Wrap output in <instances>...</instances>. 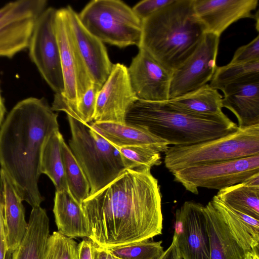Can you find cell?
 <instances>
[{
	"label": "cell",
	"mask_w": 259,
	"mask_h": 259,
	"mask_svg": "<svg viewBox=\"0 0 259 259\" xmlns=\"http://www.w3.org/2000/svg\"><path fill=\"white\" fill-rule=\"evenodd\" d=\"M210 201L243 249L259 255V220L230 207L216 195Z\"/></svg>",
	"instance_id": "obj_24"
},
{
	"label": "cell",
	"mask_w": 259,
	"mask_h": 259,
	"mask_svg": "<svg viewBox=\"0 0 259 259\" xmlns=\"http://www.w3.org/2000/svg\"><path fill=\"white\" fill-rule=\"evenodd\" d=\"M56 32L64 81L63 94L54 96L52 109L76 119L75 106L94 82L72 38L64 8L57 10Z\"/></svg>",
	"instance_id": "obj_8"
},
{
	"label": "cell",
	"mask_w": 259,
	"mask_h": 259,
	"mask_svg": "<svg viewBox=\"0 0 259 259\" xmlns=\"http://www.w3.org/2000/svg\"><path fill=\"white\" fill-rule=\"evenodd\" d=\"M259 172V155L219 162L193 166L172 173L176 182L188 191L198 188L221 190L242 183Z\"/></svg>",
	"instance_id": "obj_9"
},
{
	"label": "cell",
	"mask_w": 259,
	"mask_h": 259,
	"mask_svg": "<svg viewBox=\"0 0 259 259\" xmlns=\"http://www.w3.org/2000/svg\"><path fill=\"white\" fill-rule=\"evenodd\" d=\"M91 126L103 138L116 147L133 145L151 146L159 152H165L168 144L147 128L127 123L92 122Z\"/></svg>",
	"instance_id": "obj_21"
},
{
	"label": "cell",
	"mask_w": 259,
	"mask_h": 259,
	"mask_svg": "<svg viewBox=\"0 0 259 259\" xmlns=\"http://www.w3.org/2000/svg\"><path fill=\"white\" fill-rule=\"evenodd\" d=\"M12 254L8 251L5 234L0 236V259H11Z\"/></svg>",
	"instance_id": "obj_39"
},
{
	"label": "cell",
	"mask_w": 259,
	"mask_h": 259,
	"mask_svg": "<svg viewBox=\"0 0 259 259\" xmlns=\"http://www.w3.org/2000/svg\"><path fill=\"white\" fill-rule=\"evenodd\" d=\"M255 78H259V61L243 64L229 63L217 67L209 85L222 91L231 84Z\"/></svg>",
	"instance_id": "obj_29"
},
{
	"label": "cell",
	"mask_w": 259,
	"mask_h": 259,
	"mask_svg": "<svg viewBox=\"0 0 259 259\" xmlns=\"http://www.w3.org/2000/svg\"><path fill=\"white\" fill-rule=\"evenodd\" d=\"M83 26L103 43L119 48L139 47L142 21L118 0H94L78 14Z\"/></svg>",
	"instance_id": "obj_7"
},
{
	"label": "cell",
	"mask_w": 259,
	"mask_h": 259,
	"mask_svg": "<svg viewBox=\"0 0 259 259\" xmlns=\"http://www.w3.org/2000/svg\"><path fill=\"white\" fill-rule=\"evenodd\" d=\"M210 259H244L246 252L234 237L211 201L204 205Z\"/></svg>",
	"instance_id": "obj_20"
},
{
	"label": "cell",
	"mask_w": 259,
	"mask_h": 259,
	"mask_svg": "<svg viewBox=\"0 0 259 259\" xmlns=\"http://www.w3.org/2000/svg\"><path fill=\"white\" fill-rule=\"evenodd\" d=\"M59 127L58 114L47 101L32 97L18 102L0 126L1 168L32 208L44 200L38 186L41 154L46 141Z\"/></svg>",
	"instance_id": "obj_2"
},
{
	"label": "cell",
	"mask_w": 259,
	"mask_h": 259,
	"mask_svg": "<svg viewBox=\"0 0 259 259\" xmlns=\"http://www.w3.org/2000/svg\"><path fill=\"white\" fill-rule=\"evenodd\" d=\"M46 0H18L0 8V57L12 58L28 48Z\"/></svg>",
	"instance_id": "obj_11"
},
{
	"label": "cell",
	"mask_w": 259,
	"mask_h": 259,
	"mask_svg": "<svg viewBox=\"0 0 259 259\" xmlns=\"http://www.w3.org/2000/svg\"><path fill=\"white\" fill-rule=\"evenodd\" d=\"M172 0H144L132 8L137 16L142 21Z\"/></svg>",
	"instance_id": "obj_35"
},
{
	"label": "cell",
	"mask_w": 259,
	"mask_h": 259,
	"mask_svg": "<svg viewBox=\"0 0 259 259\" xmlns=\"http://www.w3.org/2000/svg\"><path fill=\"white\" fill-rule=\"evenodd\" d=\"M6 112V109L4 104L3 99L2 96L1 88H0V126L3 123L5 115Z\"/></svg>",
	"instance_id": "obj_40"
},
{
	"label": "cell",
	"mask_w": 259,
	"mask_h": 259,
	"mask_svg": "<svg viewBox=\"0 0 259 259\" xmlns=\"http://www.w3.org/2000/svg\"><path fill=\"white\" fill-rule=\"evenodd\" d=\"M259 155V124L238 126L225 136L200 143L173 146L165 152L164 164L171 173L184 168Z\"/></svg>",
	"instance_id": "obj_6"
},
{
	"label": "cell",
	"mask_w": 259,
	"mask_h": 259,
	"mask_svg": "<svg viewBox=\"0 0 259 259\" xmlns=\"http://www.w3.org/2000/svg\"><path fill=\"white\" fill-rule=\"evenodd\" d=\"M222 91L223 107L236 116L238 126L259 124V78L231 84Z\"/></svg>",
	"instance_id": "obj_19"
},
{
	"label": "cell",
	"mask_w": 259,
	"mask_h": 259,
	"mask_svg": "<svg viewBox=\"0 0 259 259\" xmlns=\"http://www.w3.org/2000/svg\"><path fill=\"white\" fill-rule=\"evenodd\" d=\"M78 244L58 231L50 235L43 259H78Z\"/></svg>",
	"instance_id": "obj_32"
},
{
	"label": "cell",
	"mask_w": 259,
	"mask_h": 259,
	"mask_svg": "<svg viewBox=\"0 0 259 259\" xmlns=\"http://www.w3.org/2000/svg\"><path fill=\"white\" fill-rule=\"evenodd\" d=\"M216 196L230 207L259 220V172L219 190Z\"/></svg>",
	"instance_id": "obj_25"
},
{
	"label": "cell",
	"mask_w": 259,
	"mask_h": 259,
	"mask_svg": "<svg viewBox=\"0 0 259 259\" xmlns=\"http://www.w3.org/2000/svg\"><path fill=\"white\" fill-rule=\"evenodd\" d=\"M78 259H93L92 241L83 240L78 244Z\"/></svg>",
	"instance_id": "obj_37"
},
{
	"label": "cell",
	"mask_w": 259,
	"mask_h": 259,
	"mask_svg": "<svg viewBox=\"0 0 259 259\" xmlns=\"http://www.w3.org/2000/svg\"><path fill=\"white\" fill-rule=\"evenodd\" d=\"M93 242L106 248L162 233L161 194L151 168L125 169L81 204Z\"/></svg>",
	"instance_id": "obj_1"
},
{
	"label": "cell",
	"mask_w": 259,
	"mask_h": 259,
	"mask_svg": "<svg viewBox=\"0 0 259 259\" xmlns=\"http://www.w3.org/2000/svg\"><path fill=\"white\" fill-rule=\"evenodd\" d=\"M127 72L138 100L149 102L169 100L171 74L145 51L139 49Z\"/></svg>",
	"instance_id": "obj_15"
},
{
	"label": "cell",
	"mask_w": 259,
	"mask_h": 259,
	"mask_svg": "<svg viewBox=\"0 0 259 259\" xmlns=\"http://www.w3.org/2000/svg\"><path fill=\"white\" fill-rule=\"evenodd\" d=\"M65 175L69 191L81 205L90 196L89 183L63 137L60 141Z\"/></svg>",
	"instance_id": "obj_28"
},
{
	"label": "cell",
	"mask_w": 259,
	"mask_h": 259,
	"mask_svg": "<svg viewBox=\"0 0 259 259\" xmlns=\"http://www.w3.org/2000/svg\"><path fill=\"white\" fill-rule=\"evenodd\" d=\"M53 212L60 233L71 238L89 237V225L81 206L69 190L56 191Z\"/></svg>",
	"instance_id": "obj_22"
},
{
	"label": "cell",
	"mask_w": 259,
	"mask_h": 259,
	"mask_svg": "<svg viewBox=\"0 0 259 259\" xmlns=\"http://www.w3.org/2000/svg\"><path fill=\"white\" fill-rule=\"evenodd\" d=\"M116 147L121 155L125 169L151 168L161 163L160 152L151 146L133 145Z\"/></svg>",
	"instance_id": "obj_30"
},
{
	"label": "cell",
	"mask_w": 259,
	"mask_h": 259,
	"mask_svg": "<svg viewBox=\"0 0 259 259\" xmlns=\"http://www.w3.org/2000/svg\"><path fill=\"white\" fill-rule=\"evenodd\" d=\"M125 122L144 127L168 145L194 144L225 136L238 125L224 113L200 115L184 112L168 102L137 100L129 108Z\"/></svg>",
	"instance_id": "obj_4"
},
{
	"label": "cell",
	"mask_w": 259,
	"mask_h": 259,
	"mask_svg": "<svg viewBox=\"0 0 259 259\" xmlns=\"http://www.w3.org/2000/svg\"><path fill=\"white\" fill-rule=\"evenodd\" d=\"M49 236L46 210L40 206L32 208L25 233L11 259H43Z\"/></svg>",
	"instance_id": "obj_23"
},
{
	"label": "cell",
	"mask_w": 259,
	"mask_h": 259,
	"mask_svg": "<svg viewBox=\"0 0 259 259\" xmlns=\"http://www.w3.org/2000/svg\"><path fill=\"white\" fill-rule=\"evenodd\" d=\"M244 259H259V255L252 252H248Z\"/></svg>",
	"instance_id": "obj_41"
},
{
	"label": "cell",
	"mask_w": 259,
	"mask_h": 259,
	"mask_svg": "<svg viewBox=\"0 0 259 259\" xmlns=\"http://www.w3.org/2000/svg\"><path fill=\"white\" fill-rule=\"evenodd\" d=\"M93 259H120L110 252L106 248L102 247L92 241Z\"/></svg>",
	"instance_id": "obj_36"
},
{
	"label": "cell",
	"mask_w": 259,
	"mask_h": 259,
	"mask_svg": "<svg viewBox=\"0 0 259 259\" xmlns=\"http://www.w3.org/2000/svg\"><path fill=\"white\" fill-rule=\"evenodd\" d=\"M205 33L193 0H172L142 21L138 48L171 74L195 51Z\"/></svg>",
	"instance_id": "obj_3"
},
{
	"label": "cell",
	"mask_w": 259,
	"mask_h": 259,
	"mask_svg": "<svg viewBox=\"0 0 259 259\" xmlns=\"http://www.w3.org/2000/svg\"><path fill=\"white\" fill-rule=\"evenodd\" d=\"M219 38L205 32L195 51L172 73L169 100L198 90L211 80L217 67Z\"/></svg>",
	"instance_id": "obj_12"
},
{
	"label": "cell",
	"mask_w": 259,
	"mask_h": 259,
	"mask_svg": "<svg viewBox=\"0 0 259 259\" xmlns=\"http://www.w3.org/2000/svg\"><path fill=\"white\" fill-rule=\"evenodd\" d=\"M137 100L127 68L119 63L113 64L110 75L98 92L93 120L124 123L129 108Z\"/></svg>",
	"instance_id": "obj_14"
},
{
	"label": "cell",
	"mask_w": 259,
	"mask_h": 259,
	"mask_svg": "<svg viewBox=\"0 0 259 259\" xmlns=\"http://www.w3.org/2000/svg\"><path fill=\"white\" fill-rule=\"evenodd\" d=\"M161 243L150 238L106 249L120 259H159L164 252Z\"/></svg>",
	"instance_id": "obj_31"
},
{
	"label": "cell",
	"mask_w": 259,
	"mask_h": 259,
	"mask_svg": "<svg viewBox=\"0 0 259 259\" xmlns=\"http://www.w3.org/2000/svg\"><path fill=\"white\" fill-rule=\"evenodd\" d=\"M167 102L177 109L196 115L210 116L224 113L222 96L209 84Z\"/></svg>",
	"instance_id": "obj_26"
},
{
	"label": "cell",
	"mask_w": 259,
	"mask_h": 259,
	"mask_svg": "<svg viewBox=\"0 0 259 259\" xmlns=\"http://www.w3.org/2000/svg\"><path fill=\"white\" fill-rule=\"evenodd\" d=\"M57 10L47 8L35 24L28 50L29 56L55 94H63L64 81L56 32Z\"/></svg>",
	"instance_id": "obj_10"
},
{
	"label": "cell",
	"mask_w": 259,
	"mask_h": 259,
	"mask_svg": "<svg viewBox=\"0 0 259 259\" xmlns=\"http://www.w3.org/2000/svg\"><path fill=\"white\" fill-rule=\"evenodd\" d=\"M62 137L59 130L49 136L43 147L40 160L41 174H45L50 179L56 191L69 190L61 150Z\"/></svg>",
	"instance_id": "obj_27"
},
{
	"label": "cell",
	"mask_w": 259,
	"mask_h": 259,
	"mask_svg": "<svg viewBox=\"0 0 259 259\" xmlns=\"http://www.w3.org/2000/svg\"><path fill=\"white\" fill-rule=\"evenodd\" d=\"M203 207L188 201L176 210L172 241L182 259H210Z\"/></svg>",
	"instance_id": "obj_13"
},
{
	"label": "cell",
	"mask_w": 259,
	"mask_h": 259,
	"mask_svg": "<svg viewBox=\"0 0 259 259\" xmlns=\"http://www.w3.org/2000/svg\"><path fill=\"white\" fill-rule=\"evenodd\" d=\"M0 190L3 201V224L9 253L16 250L26 231L28 223L20 195L8 174L0 168Z\"/></svg>",
	"instance_id": "obj_18"
},
{
	"label": "cell",
	"mask_w": 259,
	"mask_h": 259,
	"mask_svg": "<svg viewBox=\"0 0 259 259\" xmlns=\"http://www.w3.org/2000/svg\"><path fill=\"white\" fill-rule=\"evenodd\" d=\"M101 87L94 83L75 106L77 120L92 122L95 112L97 95Z\"/></svg>",
	"instance_id": "obj_33"
},
{
	"label": "cell",
	"mask_w": 259,
	"mask_h": 259,
	"mask_svg": "<svg viewBox=\"0 0 259 259\" xmlns=\"http://www.w3.org/2000/svg\"><path fill=\"white\" fill-rule=\"evenodd\" d=\"M258 0H193L195 13L205 32L220 36L231 24L243 18H254Z\"/></svg>",
	"instance_id": "obj_17"
},
{
	"label": "cell",
	"mask_w": 259,
	"mask_h": 259,
	"mask_svg": "<svg viewBox=\"0 0 259 259\" xmlns=\"http://www.w3.org/2000/svg\"><path fill=\"white\" fill-rule=\"evenodd\" d=\"M259 61V35L235 51L230 63L243 64Z\"/></svg>",
	"instance_id": "obj_34"
},
{
	"label": "cell",
	"mask_w": 259,
	"mask_h": 259,
	"mask_svg": "<svg viewBox=\"0 0 259 259\" xmlns=\"http://www.w3.org/2000/svg\"><path fill=\"white\" fill-rule=\"evenodd\" d=\"M159 259H182L174 241H172L170 245L164 251Z\"/></svg>",
	"instance_id": "obj_38"
},
{
	"label": "cell",
	"mask_w": 259,
	"mask_h": 259,
	"mask_svg": "<svg viewBox=\"0 0 259 259\" xmlns=\"http://www.w3.org/2000/svg\"><path fill=\"white\" fill-rule=\"evenodd\" d=\"M69 147L90 186V196L116 179L125 169L117 148L89 123L67 115Z\"/></svg>",
	"instance_id": "obj_5"
},
{
	"label": "cell",
	"mask_w": 259,
	"mask_h": 259,
	"mask_svg": "<svg viewBox=\"0 0 259 259\" xmlns=\"http://www.w3.org/2000/svg\"><path fill=\"white\" fill-rule=\"evenodd\" d=\"M64 9L72 38L90 76L94 83L102 87L113 66L106 48L83 26L78 14L70 6Z\"/></svg>",
	"instance_id": "obj_16"
}]
</instances>
